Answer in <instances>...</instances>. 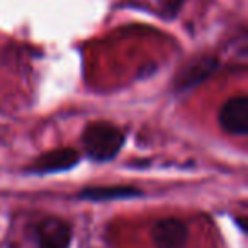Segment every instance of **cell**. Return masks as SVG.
I'll return each instance as SVG.
<instances>
[{
    "label": "cell",
    "instance_id": "cell-1",
    "mask_svg": "<svg viewBox=\"0 0 248 248\" xmlns=\"http://www.w3.org/2000/svg\"><path fill=\"white\" fill-rule=\"evenodd\" d=\"M82 140L87 156L92 162L106 163L116 158L124 143V135L114 124L93 123L85 128Z\"/></svg>",
    "mask_w": 248,
    "mask_h": 248
},
{
    "label": "cell",
    "instance_id": "cell-2",
    "mask_svg": "<svg viewBox=\"0 0 248 248\" xmlns=\"http://www.w3.org/2000/svg\"><path fill=\"white\" fill-rule=\"evenodd\" d=\"M219 126L224 133L233 136L248 135V97L245 93L231 97L219 110Z\"/></svg>",
    "mask_w": 248,
    "mask_h": 248
},
{
    "label": "cell",
    "instance_id": "cell-3",
    "mask_svg": "<svg viewBox=\"0 0 248 248\" xmlns=\"http://www.w3.org/2000/svg\"><path fill=\"white\" fill-rule=\"evenodd\" d=\"M189 240V228L177 217H163L152 226L155 248H184Z\"/></svg>",
    "mask_w": 248,
    "mask_h": 248
},
{
    "label": "cell",
    "instance_id": "cell-4",
    "mask_svg": "<svg viewBox=\"0 0 248 248\" xmlns=\"http://www.w3.org/2000/svg\"><path fill=\"white\" fill-rule=\"evenodd\" d=\"M80 162V153L73 148L51 150L45 155L38 156L28 167V173L32 175H48V173L65 172L70 170Z\"/></svg>",
    "mask_w": 248,
    "mask_h": 248
},
{
    "label": "cell",
    "instance_id": "cell-5",
    "mask_svg": "<svg viewBox=\"0 0 248 248\" xmlns=\"http://www.w3.org/2000/svg\"><path fill=\"white\" fill-rule=\"evenodd\" d=\"M38 248H68L72 241V228L58 217H46L34 228Z\"/></svg>",
    "mask_w": 248,
    "mask_h": 248
},
{
    "label": "cell",
    "instance_id": "cell-6",
    "mask_svg": "<svg viewBox=\"0 0 248 248\" xmlns=\"http://www.w3.org/2000/svg\"><path fill=\"white\" fill-rule=\"evenodd\" d=\"M141 190L128 186H107V187H87L78 194V199L92 202H109V201L135 199L141 196Z\"/></svg>",
    "mask_w": 248,
    "mask_h": 248
},
{
    "label": "cell",
    "instance_id": "cell-7",
    "mask_svg": "<svg viewBox=\"0 0 248 248\" xmlns=\"http://www.w3.org/2000/svg\"><path fill=\"white\" fill-rule=\"evenodd\" d=\"M216 68V60L204 56V58L194 60L190 65L184 68V72L177 77V87L180 90H189L192 87L199 85L202 80H206Z\"/></svg>",
    "mask_w": 248,
    "mask_h": 248
},
{
    "label": "cell",
    "instance_id": "cell-8",
    "mask_svg": "<svg viewBox=\"0 0 248 248\" xmlns=\"http://www.w3.org/2000/svg\"><path fill=\"white\" fill-rule=\"evenodd\" d=\"M163 5H165V9H169L170 12H175L177 9L180 7V4H182V0H160Z\"/></svg>",
    "mask_w": 248,
    "mask_h": 248
}]
</instances>
